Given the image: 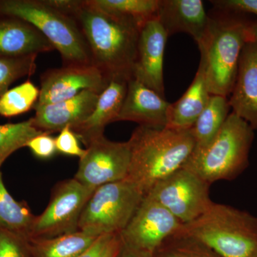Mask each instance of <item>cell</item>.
Instances as JSON below:
<instances>
[{"instance_id":"6da1fadb","label":"cell","mask_w":257,"mask_h":257,"mask_svg":"<svg viewBox=\"0 0 257 257\" xmlns=\"http://www.w3.org/2000/svg\"><path fill=\"white\" fill-rule=\"evenodd\" d=\"M72 18L85 37L93 65L109 79L115 75L133 77L142 25L99 9L88 0H83Z\"/></svg>"},{"instance_id":"7a4b0ae2","label":"cell","mask_w":257,"mask_h":257,"mask_svg":"<svg viewBox=\"0 0 257 257\" xmlns=\"http://www.w3.org/2000/svg\"><path fill=\"white\" fill-rule=\"evenodd\" d=\"M131 158L126 178L145 196L156 184L182 168L190 158L195 143L192 128L138 126L128 140Z\"/></svg>"},{"instance_id":"3957f363","label":"cell","mask_w":257,"mask_h":257,"mask_svg":"<svg viewBox=\"0 0 257 257\" xmlns=\"http://www.w3.org/2000/svg\"><path fill=\"white\" fill-rule=\"evenodd\" d=\"M198 45L211 95L230 96L237 76L240 56L248 42L250 22L234 13L218 10Z\"/></svg>"},{"instance_id":"277c9868","label":"cell","mask_w":257,"mask_h":257,"mask_svg":"<svg viewBox=\"0 0 257 257\" xmlns=\"http://www.w3.org/2000/svg\"><path fill=\"white\" fill-rule=\"evenodd\" d=\"M182 231L220 257H254L257 217L247 211L213 202L202 215L183 224Z\"/></svg>"},{"instance_id":"5b68a950","label":"cell","mask_w":257,"mask_h":257,"mask_svg":"<svg viewBox=\"0 0 257 257\" xmlns=\"http://www.w3.org/2000/svg\"><path fill=\"white\" fill-rule=\"evenodd\" d=\"M0 14L33 25L60 52L63 66L92 64L90 50L77 22L44 0H0Z\"/></svg>"},{"instance_id":"8992f818","label":"cell","mask_w":257,"mask_h":257,"mask_svg":"<svg viewBox=\"0 0 257 257\" xmlns=\"http://www.w3.org/2000/svg\"><path fill=\"white\" fill-rule=\"evenodd\" d=\"M253 137L251 126L231 112L207 148L192 155L184 167L210 185L233 180L247 167Z\"/></svg>"},{"instance_id":"52a82bcc","label":"cell","mask_w":257,"mask_h":257,"mask_svg":"<svg viewBox=\"0 0 257 257\" xmlns=\"http://www.w3.org/2000/svg\"><path fill=\"white\" fill-rule=\"evenodd\" d=\"M144 197L141 189L127 178L97 187L83 209L79 231L96 237L121 233Z\"/></svg>"},{"instance_id":"ba28073f","label":"cell","mask_w":257,"mask_h":257,"mask_svg":"<svg viewBox=\"0 0 257 257\" xmlns=\"http://www.w3.org/2000/svg\"><path fill=\"white\" fill-rule=\"evenodd\" d=\"M95 189L74 178L59 182L52 190L46 209L35 216L29 239L55 237L79 231L81 214Z\"/></svg>"},{"instance_id":"9c48e42d","label":"cell","mask_w":257,"mask_h":257,"mask_svg":"<svg viewBox=\"0 0 257 257\" xmlns=\"http://www.w3.org/2000/svg\"><path fill=\"white\" fill-rule=\"evenodd\" d=\"M210 186L183 167L159 182L145 196L155 199L185 224L199 217L214 202L209 197Z\"/></svg>"},{"instance_id":"30bf717a","label":"cell","mask_w":257,"mask_h":257,"mask_svg":"<svg viewBox=\"0 0 257 257\" xmlns=\"http://www.w3.org/2000/svg\"><path fill=\"white\" fill-rule=\"evenodd\" d=\"M183 224L161 204L145 196L133 217L120 233L123 245L148 257L170 236L182 230Z\"/></svg>"},{"instance_id":"8fae6325","label":"cell","mask_w":257,"mask_h":257,"mask_svg":"<svg viewBox=\"0 0 257 257\" xmlns=\"http://www.w3.org/2000/svg\"><path fill=\"white\" fill-rule=\"evenodd\" d=\"M130 158L128 141L113 142L103 135L88 144L74 178L94 189L123 180L128 176Z\"/></svg>"},{"instance_id":"7c38bea8","label":"cell","mask_w":257,"mask_h":257,"mask_svg":"<svg viewBox=\"0 0 257 257\" xmlns=\"http://www.w3.org/2000/svg\"><path fill=\"white\" fill-rule=\"evenodd\" d=\"M109 79L92 64L50 69L42 75L40 96L35 106L67 100L84 90L101 94L107 87Z\"/></svg>"},{"instance_id":"4fadbf2b","label":"cell","mask_w":257,"mask_h":257,"mask_svg":"<svg viewBox=\"0 0 257 257\" xmlns=\"http://www.w3.org/2000/svg\"><path fill=\"white\" fill-rule=\"evenodd\" d=\"M168 37L157 18L144 24L139 37L133 76L164 98L163 61Z\"/></svg>"},{"instance_id":"5bb4252c","label":"cell","mask_w":257,"mask_h":257,"mask_svg":"<svg viewBox=\"0 0 257 257\" xmlns=\"http://www.w3.org/2000/svg\"><path fill=\"white\" fill-rule=\"evenodd\" d=\"M99 94L84 90L67 100L35 106L33 124L40 131L50 134L60 132L67 126L73 128L90 116Z\"/></svg>"},{"instance_id":"9a60e30c","label":"cell","mask_w":257,"mask_h":257,"mask_svg":"<svg viewBox=\"0 0 257 257\" xmlns=\"http://www.w3.org/2000/svg\"><path fill=\"white\" fill-rule=\"evenodd\" d=\"M130 79L123 75L111 77L107 87L99 94L90 116L72 128L86 146L94 139L104 135L106 125L116 122L124 104Z\"/></svg>"},{"instance_id":"2e32d148","label":"cell","mask_w":257,"mask_h":257,"mask_svg":"<svg viewBox=\"0 0 257 257\" xmlns=\"http://www.w3.org/2000/svg\"><path fill=\"white\" fill-rule=\"evenodd\" d=\"M170 103L134 77L128 79L124 104L116 121H130L139 126L165 127Z\"/></svg>"},{"instance_id":"e0dca14e","label":"cell","mask_w":257,"mask_h":257,"mask_svg":"<svg viewBox=\"0 0 257 257\" xmlns=\"http://www.w3.org/2000/svg\"><path fill=\"white\" fill-rule=\"evenodd\" d=\"M229 104L232 112L257 130V41L248 42L240 56Z\"/></svg>"},{"instance_id":"ac0fdd59","label":"cell","mask_w":257,"mask_h":257,"mask_svg":"<svg viewBox=\"0 0 257 257\" xmlns=\"http://www.w3.org/2000/svg\"><path fill=\"white\" fill-rule=\"evenodd\" d=\"M157 18L168 37L177 33L188 34L197 45L209 23L202 0H160Z\"/></svg>"},{"instance_id":"d6986e66","label":"cell","mask_w":257,"mask_h":257,"mask_svg":"<svg viewBox=\"0 0 257 257\" xmlns=\"http://www.w3.org/2000/svg\"><path fill=\"white\" fill-rule=\"evenodd\" d=\"M54 50L50 41L31 24L0 14V57L38 55Z\"/></svg>"},{"instance_id":"ffe728a7","label":"cell","mask_w":257,"mask_h":257,"mask_svg":"<svg viewBox=\"0 0 257 257\" xmlns=\"http://www.w3.org/2000/svg\"><path fill=\"white\" fill-rule=\"evenodd\" d=\"M211 95L204 67L199 62L197 73L188 89L178 100L170 104L166 126L179 130H191L207 106Z\"/></svg>"},{"instance_id":"44dd1931","label":"cell","mask_w":257,"mask_h":257,"mask_svg":"<svg viewBox=\"0 0 257 257\" xmlns=\"http://www.w3.org/2000/svg\"><path fill=\"white\" fill-rule=\"evenodd\" d=\"M98 237L79 230L55 237L31 238L28 240L30 256L78 257Z\"/></svg>"},{"instance_id":"7402d4cb","label":"cell","mask_w":257,"mask_h":257,"mask_svg":"<svg viewBox=\"0 0 257 257\" xmlns=\"http://www.w3.org/2000/svg\"><path fill=\"white\" fill-rule=\"evenodd\" d=\"M230 108L228 97L211 95L207 106L192 128L195 143L192 155L199 153L207 148L215 138L229 116Z\"/></svg>"},{"instance_id":"603a6c76","label":"cell","mask_w":257,"mask_h":257,"mask_svg":"<svg viewBox=\"0 0 257 257\" xmlns=\"http://www.w3.org/2000/svg\"><path fill=\"white\" fill-rule=\"evenodd\" d=\"M35 217L27 203L15 200L10 194L0 172V229L28 240Z\"/></svg>"},{"instance_id":"cb8c5ba5","label":"cell","mask_w":257,"mask_h":257,"mask_svg":"<svg viewBox=\"0 0 257 257\" xmlns=\"http://www.w3.org/2000/svg\"><path fill=\"white\" fill-rule=\"evenodd\" d=\"M91 5L106 12L134 20L143 26L157 18L160 0H88Z\"/></svg>"},{"instance_id":"d4e9b609","label":"cell","mask_w":257,"mask_h":257,"mask_svg":"<svg viewBox=\"0 0 257 257\" xmlns=\"http://www.w3.org/2000/svg\"><path fill=\"white\" fill-rule=\"evenodd\" d=\"M39 96L40 89L30 80L8 89L0 96V115L12 117L27 112L35 107Z\"/></svg>"},{"instance_id":"484cf974","label":"cell","mask_w":257,"mask_h":257,"mask_svg":"<svg viewBox=\"0 0 257 257\" xmlns=\"http://www.w3.org/2000/svg\"><path fill=\"white\" fill-rule=\"evenodd\" d=\"M43 133L35 127L32 118L15 124L0 125V167L5 160L30 140Z\"/></svg>"},{"instance_id":"4316f807","label":"cell","mask_w":257,"mask_h":257,"mask_svg":"<svg viewBox=\"0 0 257 257\" xmlns=\"http://www.w3.org/2000/svg\"><path fill=\"white\" fill-rule=\"evenodd\" d=\"M154 255H159V257H220L182 230L166 240Z\"/></svg>"},{"instance_id":"83f0119b","label":"cell","mask_w":257,"mask_h":257,"mask_svg":"<svg viewBox=\"0 0 257 257\" xmlns=\"http://www.w3.org/2000/svg\"><path fill=\"white\" fill-rule=\"evenodd\" d=\"M37 55L23 57H0V96L15 81L31 76L36 70Z\"/></svg>"},{"instance_id":"f1b7e54d","label":"cell","mask_w":257,"mask_h":257,"mask_svg":"<svg viewBox=\"0 0 257 257\" xmlns=\"http://www.w3.org/2000/svg\"><path fill=\"white\" fill-rule=\"evenodd\" d=\"M122 247L120 233L101 235L78 257H119Z\"/></svg>"},{"instance_id":"f546056e","label":"cell","mask_w":257,"mask_h":257,"mask_svg":"<svg viewBox=\"0 0 257 257\" xmlns=\"http://www.w3.org/2000/svg\"><path fill=\"white\" fill-rule=\"evenodd\" d=\"M0 257H31L28 240L0 229Z\"/></svg>"},{"instance_id":"4dcf8cb0","label":"cell","mask_w":257,"mask_h":257,"mask_svg":"<svg viewBox=\"0 0 257 257\" xmlns=\"http://www.w3.org/2000/svg\"><path fill=\"white\" fill-rule=\"evenodd\" d=\"M57 151L63 154L82 158L86 152L79 145V138L69 126H66L60 132L55 138Z\"/></svg>"},{"instance_id":"1f68e13d","label":"cell","mask_w":257,"mask_h":257,"mask_svg":"<svg viewBox=\"0 0 257 257\" xmlns=\"http://www.w3.org/2000/svg\"><path fill=\"white\" fill-rule=\"evenodd\" d=\"M32 154L40 159H50L57 152L55 138L51 136V134L42 133L30 140L27 144Z\"/></svg>"},{"instance_id":"d6a6232c","label":"cell","mask_w":257,"mask_h":257,"mask_svg":"<svg viewBox=\"0 0 257 257\" xmlns=\"http://www.w3.org/2000/svg\"><path fill=\"white\" fill-rule=\"evenodd\" d=\"M214 8L226 13H249L257 17V0H213Z\"/></svg>"},{"instance_id":"836d02e7","label":"cell","mask_w":257,"mask_h":257,"mask_svg":"<svg viewBox=\"0 0 257 257\" xmlns=\"http://www.w3.org/2000/svg\"><path fill=\"white\" fill-rule=\"evenodd\" d=\"M44 2L51 8L71 18L83 3V0H44Z\"/></svg>"},{"instance_id":"e575fe53","label":"cell","mask_w":257,"mask_h":257,"mask_svg":"<svg viewBox=\"0 0 257 257\" xmlns=\"http://www.w3.org/2000/svg\"><path fill=\"white\" fill-rule=\"evenodd\" d=\"M257 41V23H251L248 28V42Z\"/></svg>"},{"instance_id":"d590c367","label":"cell","mask_w":257,"mask_h":257,"mask_svg":"<svg viewBox=\"0 0 257 257\" xmlns=\"http://www.w3.org/2000/svg\"><path fill=\"white\" fill-rule=\"evenodd\" d=\"M119 257H148L145 255L141 254L136 252V251H133L130 248L126 247L123 245L122 249H121V253H120Z\"/></svg>"},{"instance_id":"8d00e7d4","label":"cell","mask_w":257,"mask_h":257,"mask_svg":"<svg viewBox=\"0 0 257 257\" xmlns=\"http://www.w3.org/2000/svg\"><path fill=\"white\" fill-rule=\"evenodd\" d=\"M254 257H257V253H256V254L255 255V256Z\"/></svg>"}]
</instances>
